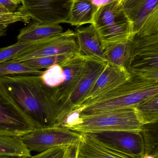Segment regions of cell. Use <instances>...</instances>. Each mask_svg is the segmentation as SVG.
<instances>
[{
  "label": "cell",
  "instance_id": "7c38bea8",
  "mask_svg": "<svg viewBox=\"0 0 158 158\" xmlns=\"http://www.w3.org/2000/svg\"><path fill=\"white\" fill-rule=\"evenodd\" d=\"M88 134L123 154L139 158H142L144 154L143 141L140 132L109 131Z\"/></svg>",
  "mask_w": 158,
  "mask_h": 158
},
{
  "label": "cell",
  "instance_id": "d4e9b609",
  "mask_svg": "<svg viewBox=\"0 0 158 158\" xmlns=\"http://www.w3.org/2000/svg\"><path fill=\"white\" fill-rule=\"evenodd\" d=\"M72 54L59 55L53 56H44L22 62L23 64L40 69L49 68L53 65L59 64Z\"/></svg>",
  "mask_w": 158,
  "mask_h": 158
},
{
  "label": "cell",
  "instance_id": "7a4b0ae2",
  "mask_svg": "<svg viewBox=\"0 0 158 158\" xmlns=\"http://www.w3.org/2000/svg\"><path fill=\"white\" fill-rule=\"evenodd\" d=\"M158 94V81L131 75L130 78L86 105L80 115L134 108L150 97Z\"/></svg>",
  "mask_w": 158,
  "mask_h": 158
},
{
  "label": "cell",
  "instance_id": "44dd1931",
  "mask_svg": "<svg viewBox=\"0 0 158 158\" xmlns=\"http://www.w3.org/2000/svg\"><path fill=\"white\" fill-rule=\"evenodd\" d=\"M134 109L143 125L158 122V94L141 101Z\"/></svg>",
  "mask_w": 158,
  "mask_h": 158
},
{
  "label": "cell",
  "instance_id": "f1b7e54d",
  "mask_svg": "<svg viewBox=\"0 0 158 158\" xmlns=\"http://www.w3.org/2000/svg\"><path fill=\"white\" fill-rule=\"evenodd\" d=\"M74 1H76V0H72V2ZM86 1H88L92 4L94 8L96 14L97 10L102 6L113 2L121 1V0H86Z\"/></svg>",
  "mask_w": 158,
  "mask_h": 158
},
{
  "label": "cell",
  "instance_id": "ac0fdd59",
  "mask_svg": "<svg viewBox=\"0 0 158 158\" xmlns=\"http://www.w3.org/2000/svg\"><path fill=\"white\" fill-rule=\"evenodd\" d=\"M95 15L94 8L90 2L76 0L71 3L67 23L78 27L86 24H92Z\"/></svg>",
  "mask_w": 158,
  "mask_h": 158
},
{
  "label": "cell",
  "instance_id": "4316f807",
  "mask_svg": "<svg viewBox=\"0 0 158 158\" xmlns=\"http://www.w3.org/2000/svg\"><path fill=\"white\" fill-rule=\"evenodd\" d=\"M30 17L18 11L13 13L0 14V29H6L9 25L18 22L29 23Z\"/></svg>",
  "mask_w": 158,
  "mask_h": 158
},
{
  "label": "cell",
  "instance_id": "2e32d148",
  "mask_svg": "<svg viewBox=\"0 0 158 158\" xmlns=\"http://www.w3.org/2000/svg\"><path fill=\"white\" fill-rule=\"evenodd\" d=\"M79 52L83 55L107 62L99 36L92 24L79 27L75 31Z\"/></svg>",
  "mask_w": 158,
  "mask_h": 158
},
{
  "label": "cell",
  "instance_id": "f546056e",
  "mask_svg": "<svg viewBox=\"0 0 158 158\" xmlns=\"http://www.w3.org/2000/svg\"><path fill=\"white\" fill-rule=\"evenodd\" d=\"M0 4L5 7L10 13L16 12L18 8V4L13 0H0Z\"/></svg>",
  "mask_w": 158,
  "mask_h": 158
},
{
  "label": "cell",
  "instance_id": "8fae6325",
  "mask_svg": "<svg viewBox=\"0 0 158 158\" xmlns=\"http://www.w3.org/2000/svg\"><path fill=\"white\" fill-rule=\"evenodd\" d=\"M107 64V62L86 56L77 85L60 108L58 126H60L65 115L83 101L96 79L104 71Z\"/></svg>",
  "mask_w": 158,
  "mask_h": 158
},
{
  "label": "cell",
  "instance_id": "603a6c76",
  "mask_svg": "<svg viewBox=\"0 0 158 158\" xmlns=\"http://www.w3.org/2000/svg\"><path fill=\"white\" fill-rule=\"evenodd\" d=\"M43 71L23 64L9 60L0 64V77L15 75H41Z\"/></svg>",
  "mask_w": 158,
  "mask_h": 158
},
{
  "label": "cell",
  "instance_id": "d590c367",
  "mask_svg": "<svg viewBox=\"0 0 158 158\" xmlns=\"http://www.w3.org/2000/svg\"><path fill=\"white\" fill-rule=\"evenodd\" d=\"M0 158H20L13 157H0Z\"/></svg>",
  "mask_w": 158,
  "mask_h": 158
},
{
  "label": "cell",
  "instance_id": "277c9868",
  "mask_svg": "<svg viewBox=\"0 0 158 158\" xmlns=\"http://www.w3.org/2000/svg\"><path fill=\"white\" fill-rule=\"evenodd\" d=\"M140 122L134 108L80 115L79 123L69 130L80 134L95 133L109 131L140 132Z\"/></svg>",
  "mask_w": 158,
  "mask_h": 158
},
{
  "label": "cell",
  "instance_id": "83f0119b",
  "mask_svg": "<svg viewBox=\"0 0 158 158\" xmlns=\"http://www.w3.org/2000/svg\"><path fill=\"white\" fill-rule=\"evenodd\" d=\"M68 146H63L53 148L38 155L26 158H64Z\"/></svg>",
  "mask_w": 158,
  "mask_h": 158
},
{
  "label": "cell",
  "instance_id": "ffe728a7",
  "mask_svg": "<svg viewBox=\"0 0 158 158\" xmlns=\"http://www.w3.org/2000/svg\"><path fill=\"white\" fill-rule=\"evenodd\" d=\"M104 51L108 63L118 68L126 69L125 66L130 55L129 41L108 45Z\"/></svg>",
  "mask_w": 158,
  "mask_h": 158
},
{
  "label": "cell",
  "instance_id": "9c48e42d",
  "mask_svg": "<svg viewBox=\"0 0 158 158\" xmlns=\"http://www.w3.org/2000/svg\"><path fill=\"white\" fill-rule=\"evenodd\" d=\"M79 52L75 31H66L41 41L35 43L12 60L22 62L38 57Z\"/></svg>",
  "mask_w": 158,
  "mask_h": 158
},
{
  "label": "cell",
  "instance_id": "ba28073f",
  "mask_svg": "<svg viewBox=\"0 0 158 158\" xmlns=\"http://www.w3.org/2000/svg\"><path fill=\"white\" fill-rule=\"evenodd\" d=\"M132 23L134 36L158 34V0H121Z\"/></svg>",
  "mask_w": 158,
  "mask_h": 158
},
{
  "label": "cell",
  "instance_id": "1f68e13d",
  "mask_svg": "<svg viewBox=\"0 0 158 158\" xmlns=\"http://www.w3.org/2000/svg\"><path fill=\"white\" fill-rule=\"evenodd\" d=\"M10 13V12H9V11L5 7L0 4V14H6V13Z\"/></svg>",
  "mask_w": 158,
  "mask_h": 158
},
{
  "label": "cell",
  "instance_id": "5b68a950",
  "mask_svg": "<svg viewBox=\"0 0 158 158\" xmlns=\"http://www.w3.org/2000/svg\"><path fill=\"white\" fill-rule=\"evenodd\" d=\"M129 44L127 71L131 75L158 81V34L135 35Z\"/></svg>",
  "mask_w": 158,
  "mask_h": 158
},
{
  "label": "cell",
  "instance_id": "d6a6232c",
  "mask_svg": "<svg viewBox=\"0 0 158 158\" xmlns=\"http://www.w3.org/2000/svg\"><path fill=\"white\" fill-rule=\"evenodd\" d=\"M6 29H0V38L6 35Z\"/></svg>",
  "mask_w": 158,
  "mask_h": 158
},
{
  "label": "cell",
  "instance_id": "836d02e7",
  "mask_svg": "<svg viewBox=\"0 0 158 158\" xmlns=\"http://www.w3.org/2000/svg\"><path fill=\"white\" fill-rule=\"evenodd\" d=\"M142 158H156L154 157V156H150V155H144L142 157Z\"/></svg>",
  "mask_w": 158,
  "mask_h": 158
},
{
  "label": "cell",
  "instance_id": "9a60e30c",
  "mask_svg": "<svg viewBox=\"0 0 158 158\" xmlns=\"http://www.w3.org/2000/svg\"><path fill=\"white\" fill-rule=\"evenodd\" d=\"M76 158H139L131 156L115 150L92 136L82 134L77 146Z\"/></svg>",
  "mask_w": 158,
  "mask_h": 158
},
{
  "label": "cell",
  "instance_id": "4dcf8cb0",
  "mask_svg": "<svg viewBox=\"0 0 158 158\" xmlns=\"http://www.w3.org/2000/svg\"><path fill=\"white\" fill-rule=\"evenodd\" d=\"M77 146H69L64 158H76Z\"/></svg>",
  "mask_w": 158,
  "mask_h": 158
},
{
  "label": "cell",
  "instance_id": "cb8c5ba5",
  "mask_svg": "<svg viewBox=\"0 0 158 158\" xmlns=\"http://www.w3.org/2000/svg\"><path fill=\"white\" fill-rule=\"evenodd\" d=\"M40 76L44 84L50 91L60 86L65 80L64 69L58 64L53 65Z\"/></svg>",
  "mask_w": 158,
  "mask_h": 158
},
{
  "label": "cell",
  "instance_id": "d6986e66",
  "mask_svg": "<svg viewBox=\"0 0 158 158\" xmlns=\"http://www.w3.org/2000/svg\"><path fill=\"white\" fill-rule=\"evenodd\" d=\"M31 156L30 151L19 136L0 134V157L26 158Z\"/></svg>",
  "mask_w": 158,
  "mask_h": 158
},
{
  "label": "cell",
  "instance_id": "e0dca14e",
  "mask_svg": "<svg viewBox=\"0 0 158 158\" xmlns=\"http://www.w3.org/2000/svg\"><path fill=\"white\" fill-rule=\"evenodd\" d=\"M63 32L60 24H40L33 22L19 31L17 42L29 43L47 40Z\"/></svg>",
  "mask_w": 158,
  "mask_h": 158
},
{
  "label": "cell",
  "instance_id": "30bf717a",
  "mask_svg": "<svg viewBox=\"0 0 158 158\" xmlns=\"http://www.w3.org/2000/svg\"><path fill=\"white\" fill-rule=\"evenodd\" d=\"M34 126L0 81V134L19 136Z\"/></svg>",
  "mask_w": 158,
  "mask_h": 158
},
{
  "label": "cell",
  "instance_id": "6da1fadb",
  "mask_svg": "<svg viewBox=\"0 0 158 158\" xmlns=\"http://www.w3.org/2000/svg\"><path fill=\"white\" fill-rule=\"evenodd\" d=\"M0 81L34 129L58 126L59 107L40 75L5 76Z\"/></svg>",
  "mask_w": 158,
  "mask_h": 158
},
{
  "label": "cell",
  "instance_id": "e575fe53",
  "mask_svg": "<svg viewBox=\"0 0 158 158\" xmlns=\"http://www.w3.org/2000/svg\"><path fill=\"white\" fill-rule=\"evenodd\" d=\"M13 1L17 3L19 5L21 3V2H20V0H13Z\"/></svg>",
  "mask_w": 158,
  "mask_h": 158
},
{
  "label": "cell",
  "instance_id": "4fadbf2b",
  "mask_svg": "<svg viewBox=\"0 0 158 158\" xmlns=\"http://www.w3.org/2000/svg\"><path fill=\"white\" fill-rule=\"evenodd\" d=\"M86 58V56L76 53L58 64L64 69L65 81L56 89L49 91L52 99L58 105L59 112L61 106L68 98L77 85Z\"/></svg>",
  "mask_w": 158,
  "mask_h": 158
},
{
  "label": "cell",
  "instance_id": "484cf974",
  "mask_svg": "<svg viewBox=\"0 0 158 158\" xmlns=\"http://www.w3.org/2000/svg\"><path fill=\"white\" fill-rule=\"evenodd\" d=\"M34 43H25L17 42L13 45L0 48V64L12 60Z\"/></svg>",
  "mask_w": 158,
  "mask_h": 158
},
{
  "label": "cell",
  "instance_id": "5bb4252c",
  "mask_svg": "<svg viewBox=\"0 0 158 158\" xmlns=\"http://www.w3.org/2000/svg\"><path fill=\"white\" fill-rule=\"evenodd\" d=\"M130 77V74L126 69L118 68L107 62L104 71L96 79L83 101L73 109L79 108L82 111L89 102L128 81Z\"/></svg>",
  "mask_w": 158,
  "mask_h": 158
},
{
  "label": "cell",
  "instance_id": "8992f818",
  "mask_svg": "<svg viewBox=\"0 0 158 158\" xmlns=\"http://www.w3.org/2000/svg\"><path fill=\"white\" fill-rule=\"evenodd\" d=\"M82 134L60 126L33 129L19 136L30 151L41 153L48 149L63 146L79 144Z\"/></svg>",
  "mask_w": 158,
  "mask_h": 158
},
{
  "label": "cell",
  "instance_id": "52a82bcc",
  "mask_svg": "<svg viewBox=\"0 0 158 158\" xmlns=\"http://www.w3.org/2000/svg\"><path fill=\"white\" fill-rule=\"evenodd\" d=\"M17 11L40 24L67 23L72 0H20Z\"/></svg>",
  "mask_w": 158,
  "mask_h": 158
},
{
  "label": "cell",
  "instance_id": "3957f363",
  "mask_svg": "<svg viewBox=\"0 0 158 158\" xmlns=\"http://www.w3.org/2000/svg\"><path fill=\"white\" fill-rule=\"evenodd\" d=\"M92 24L98 34L103 50L108 45L128 41L134 37L132 23L123 10L121 0L99 8Z\"/></svg>",
  "mask_w": 158,
  "mask_h": 158
},
{
  "label": "cell",
  "instance_id": "7402d4cb",
  "mask_svg": "<svg viewBox=\"0 0 158 158\" xmlns=\"http://www.w3.org/2000/svg\"><path fill=\"white\" fill-rule=\"evenodd\" d=\"M140 133L143 141L144 155L158 158V122L143 124Z\"/></svg>",
  "mask_w": 158,
  "mask_h": 158
}]
</instances>
